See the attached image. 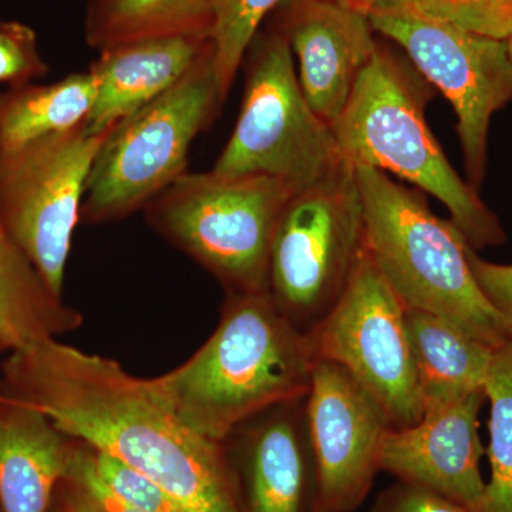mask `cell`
<instances>
[{
	"label": "cell",
	"instance_id": "cell-26",
	"mask_svg": "<svg viewBox=\"0 0 512 512\" xmlns=\"http://www.w3.org/2000/svg\"><path fill=\"white\" fill-rule=\"evenodd\" d=\"M94 464L101 478L124 500L141 512H191L160 485L141 476L116 458L93 450Z\"/></svg>",
	"mask_w": 512,
	"mask_h": 512
},
{
	"label": "cell",
	"instance_id": "cell-11",
	"mask_svg": "<svg viewBox=\"0 0 512 512\" xmlns=\"http://www.w3.org/2000/svg\"><path fill=\"white\" fill-rule=\"evenodd\" d=\"M316 360L342 366L382 406L392 429L421 419L416 369L406 328V308L366 249L348 288L311 335Z\"/></svg>",
	"mask_w": 512,
	"mask_h": 512
},
{
	"label": "cell",
	"instance_id": "cell-8",
	"mask_svg": "<svg viewBox=\"0 0 512 512\" xmlns=\"http://www.w3.org/2000/svg\"><path fill=\"white\" fill-rule=\"evenodd\" d=\"M365 251L355 168L343 164L285 205L269 252L268 291L305 335L325 320L348 288Z\"/></svg>",
	"mask_w": 512,
	"mask_h": 512
},
{
	"label": "cell",
	"instance_id": "cell-27",
	"mask_svg": "<svg viewBox=\"0 0 512 512\" xmlns=\"http://www.w3.org/2000/svg\"><path fill=\"white\" fill-rule=\"evenodd\" d=\"M46 72V64L37 52L32 29L20 23L0 25V83L22 84L30 77Z\"/></svg>",
	"mask_w": 512,
	"mask_h": 512
},
{
	"label": "cell",
	"instance_id": "cell-3",
	"mask_svg": "<svg viewBox=\"0 0 512 512\" xmlns=\"http://www.w3.org/2000/svg\"><path fill=\"white\" fill-rule=\"evenodd\" d=\"M430 84L407 57L380 43L332 124L340 158L350 167L392 173L447 208L468 247L501 245L504 228L476 188L447 160L426 121Z\"/></svg>",
	"mask_w": 512,
	"mask_h": 512
},
{
	"label": "cell",
	"instance_id": "cell-20",
	"mask_svg": "<svg viewBox=\"0 0 512 512\" xmlns=\"http://www.w3.org/2000/svg\"><path fill=\"white\" fill-rule=\"evenodd\" d=\"M96 97L90 70L47 86H20L0 97V156L82 126Z\"/></svg>",
	"mask_w": 512,
	"mask_h": 512
},
{
	"label": "cell",
	"instance_id": "cell-22",
	"mask_svg": "<svg viewBox=\"0 0 512 512\" xmlns=\"http://www.w3.org/2000/svg\"><path fill=\"white\" fill-rule=\"evenodd\" d=\"M491 477L480 512H512V340L495 349L485 382Z\"/></svg>",
	"mask_w": 512,
	"mask_h": 512
},
{
	"label": "cell",
	"instance_id": "cell-30",
	"mask_svg": "<svg viewBox=\"0 0 512 512\" xmlns=\"http://www.w3.org/2000/svg\"><path fill=\"white\" fill-rule=\"evenodd\" d=\"M350 8L360 10V12L369 13L373 6L377 5L380 0H339Z\"/></svg>",
	"mask_w": 512,
	"mask_h": 512
},
{
	"label": "cell",
	"instance_id": "cell-10",
	"mask_svg": "<svg viewBox=\"0 0 512 512\" xmlns=\"http://www.w3.org/2000/svg\"><path fill=\"white\" fill-rule=\"evenodd\" d=\"M109 130L82 126L0 156V212L13 241L50 291L64 271L94 158Z\"/></svg>",
	"mask_w": 512,
	"mask_h": 512
},
{
	"label": "cell",
	"instance_id": "cell-16",
	"mask_svg": "<svg viewBox=\"0 0 512 512\" xmlns=\"http://www.w3.org/2000/svg\"><path fill=\"white\" fill-rule=\"evenodd\" d=\"M212 45L210 36H163L100 50L97 97L86 124L100 133L167 92Z\"/></svg>",
	"mask_w": 512,
	"mask_h": 512
},
{
	"label": "cell",
	"instance_id": "cell-25",
	"mask_svg": "<svg viewBox=\"0 0 512 512\" xmlns=\"http://www.w3.org/2000/svg\"><path fill=\"white\" fill-rule=\"evenodd\" d=\"M427 15L460 28L508 40L512 36V0H410Z\"/></svg>",
	"mask_w": 512,
	"mask_h": 512
},
{
	"label": "cell",
	"instance_id": "cell-15",
	"mask_svg": "<svg viewBox=\"0 0 512 512\" xmlns=\"http://www.w3.org/2000/svg\"><path fill=\"white\" fill-rule=\"evenodd\" d=\"M305 397L266 410L234 433L242 437L248 512H312L315 468Z\"/></svg>",
	"mask_w": 512,
	"mask_h": 512
},
{
	"label": "cell",
	"instance_id": "cell-2",
	"mask_svg": "<svg viewBox=\"0 0 512 512\" xmlns=\"http://www.w3.org/2000/svg\"><path fill=\"white\" fill-rule=\"evenodd\" d=\"M315 362L311 339L276 308L268 289L227 292L210 338L151 382L192 430L227 443L259 414L303 399Z\"/></svg>",
	"mask_w": 512,
	"mask_h": 512
},
{
	"label": "cell",
	"instance_id": "cell-7",
	"mask_svg": "<svg viewBox=\"0 0 512 512\" xmlns=\"http://www.w3.org/2000/svg\"><path fill=\"white\" fill-rule=\"evenodd\" d=\"M292 191L264 175L184 173L144 208L148 224L227 292L268 289L269 252Z\"/></svg>",
	"mask_w": 512,
	"mask_h": 512
},
{
	"label": "cell",
	"instance_id": "cell-6",
	"mask_svg": "<svg viewBox=\"0 0 512 512\" xmlns=\"http://www.w3.org/2000/svg\"><path fill=\"white\" fill-rule=\"evenodd\" d=\"M245 93L231 138L212 173L264 175L292 194L308 190L342 167L332 127L302 92L288 40L266 25L249 46Z\"/></svg>",
	"mask_w": 512,
	"mask_h": 512
},
{
	"label": "cell",
	"instance_id": "cell-14",
	"mask_svg": "<svg viewBox=\"0 0 512 512\" xmlns=\"http://www.w3.org/2000/svg\"><path fill=\"white\" fill-rule=\"evenodd\" d=\"M266 25L288 40L309 106L332 126L379 45L369 15L339 0H284Z\"/></svg>",
	"mask_w": 512,
	"mask_h": 512
},
{
	"label": "cell",
	"instance_id": "cell-12",
	"mask_svg": "<svg viewBox=\"0 0 512 512\" xmlns=\"http://www.w3.org/2000/svg\"><path fill=\"white\" fill-rule=\"evenodd\" d=\"M315 468L312 512H353L380 471L386 413L362 384L336 363L316 360L305 397Z\"/></svg>",
	"mask_w": 512,
	"mask_h": 512
},
{
	"label": "cell",
	"instance_id": "cell-28",
	"mask_svg": "<svg viewBox=\"0 0 512 512\" xmlns=\"http://www.w3.org/2000/svg\"><path fill=\"white\" fill-rule=\"evenodd\" d=\"M468 262L487 301L512 332V265L493 264L468 248Z\"/></svg>",
	"mask_w": 512,
	"mask_h": 512
},
{
	"label": "cell",
	"instance_id": "cell-13",
	"mask_svg": "<svg viewBox=\"0 0 512 512\" xmlns=\"http://www.w3.org/2000/svg\"><path fill=\"white\" fill-rule=\"evenodd\" d=\"M487 402L485 390L430 404L421 419L406 429H390L380 450V471L480 512L485 484L484 454L478 416Z\"/></svg>",
	"mask_w": 512,
	"mask_h": 512
},
{
	"label": "cell",
	"instance_id": "cell-1",
	"mask_svg": "<svg viewBox=\"0 0 512 512\" xmlns=\"http://www.w3.org/2000/svg\"><path fill=\"white\" fill-rule=\"evenodd\" d=\"M2 372L5 396L133 468L191 512H242L227 443L192 430L151 379L57 339L13 350Z\"/></svg>",
	"mask_w": 512,
	"mask_h": 512
},
{
	"label": "cell",
	"instance_id": "cell-19",
	"mask_svg": "<svg viewBox=\"0 0 512 512\" xmlns=\"http://www.w3.org/2000/svg\"><path fill=\"white\" fill-rule=\"evenodd\" d=\"M82 313L50 291L13 241L0 212V342L20 350L79 329Z\"/></svg>",
	"mask_w": 512,
	"mask_h": 512
},
{
	"label": "cell",
	"instance_id": "cell-24",
	"mask_svg": "<svg viewBox=\"0 0 512 512\" xmlns=\"http://www.w3.org/2000/svg\"><path fill=\"white\" fill-rule=\"evenodd\" d=\"M62 512H141L101 478L92 448L70 439L69 463L60 481Z\"/></svg>",
	"mask_w": 512,
	"mask_h": 512
},
{
	"label": "cell",
	"instance_id": "cell-21",
	"mask_svg": "<svg viewBox=\"0 0 512 512\" xmlns=\"http://www.w3.org/2000/svg\"><path fill=\"white\" fill-rule=\"evenodd\" d=\"M211 0H90L86 40L104 50L163 36H210Z\"/></svg>",
	"mask_w": 512,
	"mask_h": 512
},
{
	"label": "cell",
	"instance_id": "cell-18",
	"mask_svg": "<svg viewBox=\"0 0 512 512\" xmlns=\"http://www.w3.org/2000/svg\"><path fill=\"white\" fill-rule=\"evenodd\" d=\"M406 328L424 409L485 390L495 348L433 313L406 309Z\"/></svg>",
	"mask_w": 512,
	"mask_h": 512
},
{
	"label": "cell",
	"instance_id": "cell-17",
	"mask_svg": "<svg viewBox=\"0 0 512 512\" xmlns=\"http://www.w3.org/2000/svg\"><path fill=\"white\" fill-rule=\"evenodd\" d=\"M70 439L45 414L0 400V512H49L69 463Z\"/></svg>",
	"mask_w": 512,
	"mask_h": 512
},
{
	"label": "cell",
	"instance_id": "cell-5",
	"mask_svg": "<svg viewBox=\"0 0 512 512\" xmlns=\"http://www.w3.org/2000/svg\"><path fill=\"white\" fill-rule=\"evenodd\" d=\"M224 101L211 45L180 82L110 128L90 170L80 221L100 224L144 210L187 173L195 137Z\"/></svg>",
	"mask_w": 512,
	"mask_h": 512
},
{
	"label": "cell",
	"instance_id": "cell-32",
	"mask_svg": "<svg viewBox=\"0 0 512 512\" xmlns=\"http://www.w3.org/2000/svg\"><path fill=\"white\" fill-rule=\"evenodd\" d=\"M0 350H6L5 349V346L2 345V342H0ZM3 399V392H2V387H0V400Z\"/></svg>",
	"mask_w": 512,
	"mask_h": 512
},
{
	"label": "cell",
	"instance_id": "cell-4",
	"mask_svg": "<svg viewBox=\"0 0 512 512\" xmlns=\"http://www.w3.org/2000/svg\"><path fill=\"white\" fill-rule=\"evenodd\" d=\"M353 168L366 252L404 308L440 316L491 348L510 342L511 329L478 286L456 225L437 217L421 191L377 168Z\"/></svg>",
	"mask_w": 512,
	"mask_h": 512
},
{
	"label": "cell",
	"instance_id": "cell-29",
	"mask_svg": "<svg viewBox=\"0 0 512 512\" xmlns=\"http://www.w3.org/2000/svg\"><path fill=\"white\" fill-rule=\"evenodd\" d=\"M370 512H468L440 495L414 485L397 483L377 497Z\"/></svg>",
	"mask_w": 512,
	"mask_h": 512
},
{
	"label": "cell",
	"instance_id": "cell-31",
	"mask_svg": "<svg viewBox=\"0 0 512 512\" xmlns=\"http://www.w3.org/2000/svg\"><path fill=\"white\" fill-rule=\"evenodd\" d=\"M508 42V49H510V56H511V60H512V36L510 37V39L507 40Z\"/></svg>",
	"mask_w": 512,
	"mask_h": 512
},
{
	"label": "cell",
	"instance_id": "cell-23",
	"mask_svg": "<svg viewBox=\"0 0 512 512\" xmlns=\"http://www.w3.org/2000/svg\"><path fill=\"white\" fill-rule=\"evenodd\" d=\"M284 0H211L214 69L224 99L262 23Z\"/></svg>",
	"mask_w": 512,
	"mask_h": 512
},
{
	"label": "cell",
	"instance_id": "cell-9",
	"mask_svg": "<svg viewBox=\"0 0 512 512\" xmlns=\"http://www.w3.org/2000/svg\"><path fill=\"white\" fill-rule=\"evenodd\" d=\"M367 15L375 32L399 46L420 76L450 101L468 183L478 190L487 165L491 119L512 100L507 40L434 18L410 0H380Z\"/></svg>",
	"mask_w": 512,
	"mask_h": 512
}]
</instances>
